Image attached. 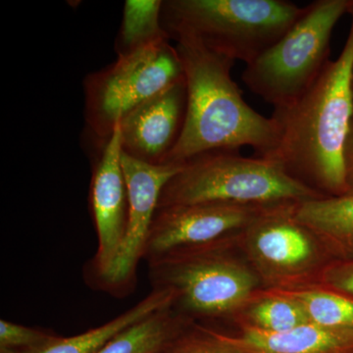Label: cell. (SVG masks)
Instances as JSON below:
<instances>
[{
  "instance_id": "cell-1",
  "label": "cell",
  "mask_w": 353,
  "mask_h": 353,
  "mask_svg": "<svg viewBox=\"0 0 353 353\" xmlns=\"http://www.w3.org/2000/svg\"><path fill=\"white\" fill-rule=\"evenodd\" d=\"M345 46L296 101L274 109L275 150L266 157L322 196L348 192L345 152L353 122V0Z\"/></svg>"
},
{
  "instance_id": "cell-2",
  "label": "cell",
  "mask_w": 353,
  "mask_h": 353,
  "mask_svg": "<svg viewBox=\"0 0 353 353\" xmlns=\"http://www.w3.org/2000/svg\"><path fill=\"white\" fill-rule=\"evenodd\" d=\"M187 87L182 134L165 164H183L209 152H239L250 146L256 157L275 150L278 129L271 117L250 108L232 79L234 61L190 37L175 39Z\"/></svg>"
},
{
  "instance_id": "cell-3",
  "label": "cell",
  "mask_w": 353,
  "mask_h": 353,
  "mask_svg": "<svg viewBox=\"0 0 353 353\" xmlns=\"http://www.w3.org/2000/svg\"><path fill=\"white\" fill-rule=\"evenodd\" d=\"M303 11L285 0H166L161 22L170 39L190 37L248 65L277 43Z\"/></svg>"
},
{
  "instance_id": "cell-4",
  "label": "cell",
  "mask_w": 353,
  "mask_h": 353,
  "mask_svg": "<svg viewBox=\"0 0 353 353\" xmlns=\"http://www.w3.org/2000/svg\"><path fill=\"white\" fill-rule=\"evenodd\" d=\"M318 197L323 196L270 159L216 150L185 162L165 185L158 208L197 203L268 208Z\"/></svg>"
},
{
  "instance_id": "cell-5",
  "label": "cell",
  "mask_w": 353,
  "mask_h": 353,
  "mask_svg": "<svg viewBox=\"0 0 353 353\" xmlns=\"http://www.w3.org/2000/svg\"><path fill=\"white\" fill-rule=\"evenodd\" d=\"M352 0H316L277 43L252 63L241 80L250 92L274 109L296 101L315 82L330 61L336 25L350 12Z\"/></svg>"
},
{
  "instance_id": "cell-6",
  "label": "cell",
  "mask_w": 353,
  "mask_h": 353,
  "mask_svg": "<svg viewBox=\"0 0 353 353\" xmlns=\"http://www.w3.org/2000/svg\"><path fill=\"white\" fill-rule=\"evenodd\" d=\"M222 243L148 262L153 289L166 290L190 314L222 317L240 310L259 285L256 273L226 254Z\"/></svg>"
},
{
  "instance_id": "cell-7",
  "label": "cell",
  "mask_w": 353,
  "mask_h": 353,
  "mask_svg": "<svg viewBox=\"0 0 353 353\" xmlns=\"http://www.w3.org/2000/svg\"><path fill=\"white\" fill-rule=\"evenodd\" d=\"M183 79L182 61L169 41L118 57L83 80L88 131L103 145L125 116Z\"/></svg>"
},
{
  "instance_id": "cell-8",
  "label": "cell",
  "mask_w": 353,
  "mask_h": 353,
  "mask_svg": "<svg viewBox=\"0 0 353 353\" xmlns=\"http://www.w3.org/2000/svg\"><path fill=\"white\" fill-rule=\"evenodd\" d=\"M269 208L224 203L158 208L143 259L150 262L171 253L222 243Z\"/></svg>"
},
{
  "instance_id": "cell-9",
  "label": "cell",
  "mask_w": 353,
  "mask_h": 353,
  "mask_svg": "<svg viewBox=\"0 0 353 353\" xmlns=\"http://www.w3.org/2000/svg\"><path fill=\"white\" fill-rule=\"evenodd\" d=\"M296 204L265 209L243 231L246 252L268 282L301 277L313 270L321 259L317 238L296 219Z\"/></svg>"
},
{
  "instance_id": "cell-10",
  "label": "cell",
  "mask_w": 353,
  "mask_h": 353,
  "mask_svg": "<svg viewBox=\"0 0 353 353\" xmlns=\"http://www.w3.org/2000/svg\"><path fill=\"white\" fill-rule=\"evenodd\" d=\"M183 164L152 165L122 152V167L128 190V219L124 238L110 268L101 278L106 288L123 289L136 276L160 196L166 183L182 170Z\"/></svg>"
},
{
  "instance_id": "cell-11",
  "label": "cell",
  "mask_w": 353,
  "mask_h": 353,
  "mask_svg": "<svg viewBox=\"0 0 353 353\" xmlns=\"http://www.w3.org/2000/svg\"><path fill=\"white\" fill-rule=\"evenodd\" d=\"M187 87L181 82L134 109L119 123L122 152L152 165H163L185 123Z\"/></svg>"
},
{
  "instance_id": "cell-12",
  "label": "cell",
  "mask_w": 353,
  "mask_h": 353,
  "mask_svg": "<svg viewBox=\"0 0 353 353\" xmlns=\"http://www.w3.org/2000/svg\"><path fill=\"white\" fill-rule=\"evenodd\" d=\"M128 206L127 183L117 125L112 136L101 146L90 185V208L99 239L94 265L101 278L110 268L124 238Z\"/></svg>"
},
{
  "instance_id": "cell-13",
  "label": "cell",
  "mask_w": 353,
  "mask_h": 353,
  "mask_svg": "<svg viewBox=\"0 0 353 353\" xmlns=\"http://www.w3.org/2000/svg\"><path fill=\"white\" fill-rule=\"evenodd\" d=\"M238 339L250 353H353V329L312 323L284 333H268L248 325Z\"/></svg>"
},
{
  "instance_id": "cell-14",
  "label": "cell",
  "mask_w": 353,
  "mask_h": 353,
  "mask_svg": "<svg viewBox=\"0 0 353 353\" xmlns=\"http://www.w3.org/2000/svg\"><path fill=\"white\" fill-rule=\"evenodd\" d=\"M296 217L332 252L353 256V190L299 202Z\"/></svg>"
},
{
  "instance_id": "cell-15",
  "label": "cell",
  "mask_w": 353,
  "mask_h": 353,
  "mask_svg": "<svg viewBox=\"0 0 353 353\" xmlns=\"http://www.w3.org/2000/svg\"><path fill=\"white\" fill-rule=\"evenodd\" d=\"M172 303L173 296L169 290L153 289L134 307L102 326L69 338L53 334L43 345L17 353H97L123 331L157 311L170 307Z\"/></svg>"
},
{
  "instance_id": "cell-16",
  "label": "cell",
  "mask_w": 353,
  "mask_h": 353,
  "mask_svg": "<svg viewBox=\"0 0 353 353\" xmlns=\"http://www.w3.org/2000/svg\"><path fill=\"white\" fill-rule=\"evenodd\" d=\"M181 333L182 325L170 306L125 330L97 353H161Z\"/></svg>"
},
{
  "instance_id": "cell-17",
  "label": "cell",
  "mask_w": 353,
  "mask_h": 353,
  "mask_svg": "<svg viewBox=\"0 0 353 353\" xmlns=\"http://www.w3.org/2000/svg\"><path fill=\"white\" fill-rule=\"evenodd\" d=\"M162 0H127L116 39L118 57L169 41L161 22Z\"/></svg>"
},
{
  "instance_id": "cell-18",
  "label": "cell",
  "mask_w": 353,
  "mask_h": 353,
  "mask_svg": "<svg viewBox=\"0 0 353 353\" xmlns=\"http://www.w3.org/2000/svg\"><path fill=\"white\" fill-rule=\"evenodd\" d=\"M292 297L309 323L333 329H353V299L323 290H280Z\"/></svg>"
},
{
  "instance_id": "cell-19",
  "label": "cell",
  "mask_w": 353,
  "mask_h": 353,
  "mask_svg": "<svg viewBox=\"0 0 353 353\" xmlns=\"http://www.w3.org/2000/svg\"><path fill=\"white\" fill-rule=\"evenodd\" d=\"M246 315L248 326L268 333H284L309 323L299 304L280 290L250 304Z\"/></svg>"
},
{
  "instance_id": "cell-20",
  "label": "cell",
  "mask_w": 353,
  "mask_h": 353,
  "mask_svg": "<svg viewBox=\"0 0 353 353\" xmlns=\"http://www.w3.org/2000/svg\"><path fill=\"white\" fill-rule=\"evenodd\" d=\"M161 353H250L238 338L199 330L181 333Z\"/></svg>"
},
{
  "instance_id": "cell-21",
  "label": "cell",
  "mask_w": 353,
  "mask_h": 353,
  "mask_svg": "<svg viewBox=\"0 0 353 353\" xmlns=\"http://www.w3.org/2000/svg\"><path fill=\"white\" fill-rule=\"evenodd\" d=\"M53 334L7 320H0V348L20 352L43 345Z\"/></svg>"
},
{
  "instance_id": "cell-22",
  "label": "cell",
  "mask_w": 353,
  "mask_h": 353,
  "mask_svg": "<svg viewBox=\"0 0 353 353\" xmlns=\"http://www.w3.org/2000/svg\"><path fill=\"white\" fill-rule=\"evenodd\" d=\"M322 281L336 292L353 297V262L330 267L323 274Z\"/></svg>"
},
{
  "instance_id": "cell-23",
  "label": "cell",
  "mask_w": 353,
  "mask_h": 353,
  "mask_svg": "<svg viewBox=\"0 0 353 353\" xmlns=\"http://www.w3.org/2000/svg\"><path fill=\"white\" fill-rule=\"evenodd\" d=\"M345 162L348 190H353V122L345 145Z\"/></svg>"
},
{
  "instance_id": "cell-24",
  "label": "cell",
  "mask_w": 353,
  "mask_h": 353,
  "mask_svg": "<svg viewBox=\"0 0 353 353\" xmlns=\"http://www.w3.org/2000/svg\"><path fill=\"white\" fill-rule=\"evenodd\" d=\"M0 353H17V352H12V350H3V348H0Z\"/></svg>"
}]
</instances>
